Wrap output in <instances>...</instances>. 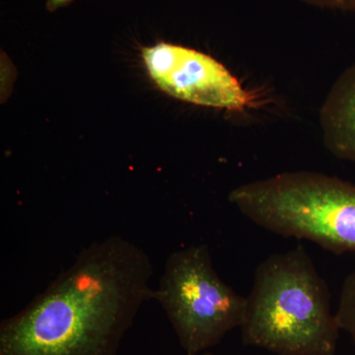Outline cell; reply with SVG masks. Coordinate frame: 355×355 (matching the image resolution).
Wrapping results in <instances>:
<instances>
[{"instance_id": "10", "label": "cell", "mask_w": 355, "mask_h": 355, "mask_svg": "<svg viewBox=\"0 0 355 355\" xmlns=\"http://www.w3.org/2000/svg\"><path fill=\"white\" fill-rule=\"evenodd\" d=\"M197 355H217V354H211V352H202V354H197Z\"/></svg>"}, {"instance_id": "2", "label": "cell", "mask_w": 355, "mask_h": 355, "mask_svg": "<svg viewBox=\"0 0 355 355\" xmlns=\"http://www.w3.org/2000/svg\"><path fill=\"white\" fill-rule=\"evenodd\" d=\"M243 343L277 355H335L340 328L331 293L304 248L270 254L254 275Z\"/></svg>"}, {"instance_id": "8", "label": "cell", "mask_w": 355, "mask_h": 355, "mask_svg": "<svg viewBox=\"0 0 355 355\" xmlns=\"http://www.w3.org/2000/svg\"><path fill=\"white\" fill-rule=\"evenodd\" d=\"M308 6L331 10L355 11V0H300Z\"/></svg>"}, {"instance_id": "7", "label": "cell", "mask_w": 355, "mask_h": 355, "mask_svg": "<svg viewBox=\"0 0 355 355\" xmlns=\"http://www.w3.org/2000/svg\"><path fill=\"white\" fill-rule=\"evenodd\" d=\"M336 316L340 330L355 342V270L343 282Z\"/></svg>"}, {"instance_id": "5", "label": "cell", "mask_w": 355, "mask_h": 355, "mask_svg": "<svg viewBox=\"0 0 355 355\" xmlns=\"http://www.w3.org/2000/svg\"><path fill=\"white\" fill-rule=\"evenodd\" d=\"M141 55L156 86L181 101L239 113L265 104L260 94L248 90L230 70L202 51L159 43L142 49Z\"/></svg>"}, {"instance_id": "4", "label": "cell", "mask_w": 355, "mask_h": 355, "mask_svg": "<svg viewBox=\"0 0 355 355\" xmlns=\"http://www.w3.org/2000/svg\"><path fill=\"white\" fill-rule=\"evenodd\" d=\"M187 355L207 352L242 326L247 297L217 275L207 245L170 254L154 289Z\"/></svg>"}, {"instance_id": "3", "label": "cell", "mask_w": 355, "mask_h": 355, "mask_svg": "<svg viewBox=\"0 0 355 355\" xmlns=\"http://www.w3.org/2000/svg\"><path fill=\"white\" fill-rule=\"evenodd\" d=\"M229 202L260 227L355 254V186L323 173L284 172L237 187Z\"/></svg>"}, {"instance_id": "9", "label": "cell", "mask_w": 355, "mask_h": 355, "mask_svg": "<svg viewBox=\"0 0 355 355\" xmlns=\"http://www.w3.org/2000/svg\"><path fill=\"white\" fill-rule=\"evenodd\" d=\"M72 1L73 0H46V8H48L49 11L53 12V11H55L58 8L69 6Z\"/></svg>"}, {"instance_id": "1", "label": "cell", "mask_w": 355, "mask_h": 355, "mask_svg": "<svg viewBox=\"0 0 355 355\" xmlns=\"http://www.w3.org/2000/svg\"><path fill=\"white\" fill-rule=\"evenodd\" d=\"M153 261L119 235L91 243L46 288L0 324V355H118L153 300Z\"/></svg>"}, {"instance_id": "6", "label": "cell", "mask_w": 355, "mask_h": 355, "mask_svg": "<svg viewBox=\"0 0 355 355\" xmlns=\"http://www.w3.org/2000/svg\"><path fill=\"white\" fill-rule=\"evenodd\" d=\"M324 146L336 158L355 163V62L338 76L320 110Z\"/></svg>"}]
</instances>
